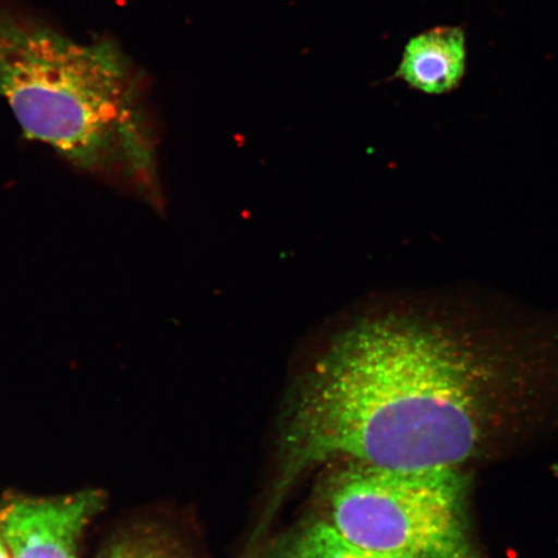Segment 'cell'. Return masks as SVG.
<instances>
[{"label":"cell","instance_id":"5b68a950","mask_svg":"<svg viewBox=\"0 0 558 558\" xmlns=\"http://www.w3.org/2000/svg\"><path fill=\"white\" fill-rule=\"evenodd\" d=\"M465 68L464 32L456 26H439L409 41L397 76L421 93L442 95L459 86Z\"/></svg>","mask_w":558,"mask_h":558},{"label":"cell","instance_id":"8992f818","mask_svg":"<svg viewBox=\"0 0 558 558\" xmlns=\"http://www.w3.org/2000/svg\"><path fill=\"white\" fill-rule=\"evenodd\" d=\"M279 558H399L372 553L341 536L325 520L313 523L292 539Z\"/></svg>","mask_w":558,"mask_h":558},{"label":"cell","instance_id":"6da1fadb","mask_svg":"<svg viewBox=\"0 0 558 558\" xmlns=\"http://www.w3.org/2000/svg\"><path fill=\"white\" fill-rule=\"evenodd\" d=\"M483 331L445 313L388 314L340 333L292 401L291 464L429 472L478 456L538 383V360Z\"/></svg>","mask_w":558,"mask_h":558},{"label":"cell","instance_id":"277c9868","mask_svg":"<svg viewBox=\"0 0 558 558\" xmlns=\"http://www.w3.org/2000/svg\"><path fill=\"white\" fill-rule=\"evenodd\" d=\"M102 506L99 490L13 497L0 505V534L11 558H78L82 534Z\"/></svg>","mask_w":558,"mask_h":558},{"label":"cell","instance_id":"52a82bcc","mask_svg":"<svg viewBox=\"0 0 558 558\" xmlns=\"http://www.w3.org/2000/svg\"><path fill=\"white\" fill-rule=\"evenodd\" d=\"M97 558H178L162 543L148 536H123L105 548Z\"/></svg>","mask_w":558,"mask_h":558},{"label":"cell","instance_id":"ba28073f","mask_svg":"<svg viewBox=\"0 0 558 558\" xmlns=\"http://www.w3.org/2000/svg\"><path fill=\"white\" fill-rule=\"evenodd\" d=\"M0 558H11L10 549L7 547L2 534H0Z\"/></svg>","mask_w":558,"mask_h":558},{"label":"cell","instance_id":"3957f363","mask_svg":"<svg viewBox=\"0 0 558 558\" xmlns=\"http://www.w3.org/2000/svg\"><path fill=\"white\" fill-rule=\"evenodd\" d=\"M325 521L348 542L399 558H480L457 470L395 472L355 465L329 497Z\"/></svg>","mask_w":558,"mask_h":558},{"label":"cell","instance_id":"7a4b0ae2","mask_svg":"<svg viewBox=\"0 0 558 558\" xmlns=\"http://www.w3.org/2000/svg\"><path fill=\"white\" fill-rule=\"evenodd\" d=\"M0 96L27 137L75 167L144 185L151 144L134 69L113 41L81 44L0 13Z\"/></svg>","mask_w":558,"mask_h":558}]
</instances>
